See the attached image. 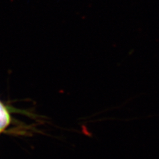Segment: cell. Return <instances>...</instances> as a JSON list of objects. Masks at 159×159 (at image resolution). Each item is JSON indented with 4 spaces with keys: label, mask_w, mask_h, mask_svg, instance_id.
<instances>
[{
    "label": "cell",
    "mask_w": 159,
    "mask_h": 159,
    "mask_svg": "<svg viewBox=\"0 0 159 159\" xmlns=\"http://www.w3.org/2000/svg\"><path fill=\"white\" fill-rule=\"evenodd\" d=\"M11 122V117L3 104L0 102V133L6 129Z\"/></svg>",
    "instance_id": "obj_1"
}]
</instances>
